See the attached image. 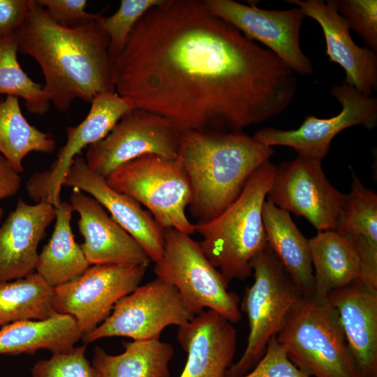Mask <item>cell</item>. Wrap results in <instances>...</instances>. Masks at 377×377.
Wrapping results in <instances>:
<instances>
[{
	"mask_svg": "<svg viewBox=\"0 0 377 377\" xmlns=\"http://www.w3.org/2000/svg\"><path fill=\"white\" fill-rule=\"evenodd\" d=\"M112 72L117 94L182 132H242L283 112L297 88L279 58L200 0H163L149 10Z\"/></svg>",
	"mask_w": 377,
	"mask_h": 377,
	"instance_id": "obj_1",
	"label": "cell"
},
{
	"mask_svg": "<svg viewBox=\"0 0 377 377\" xmlns=\"http://www.w3.org/2000/svg\"><path fill=\"white\" fill-rule=\"evenodd\" d=\"M99 20L68 28L52 20L35 0L15 31L18 52L32 57L45 79L51 103L66 112L75 99L91 103L115 92L109 37Z\"/></svg>",
	"mask_w": 377,
	"mask_h": 377,
	"instance_id": "obj_2",
	"label": "cell"
},
{
	"mask_svg": "<svg viewBox=\"0 0 377 377\" xmlns=\"http://www.w3.org/2000/svg\"><path fill=\"white\" fill-rule=\"evenodd\" d=\"M272 147L242 132H182L177 160L191 189L190 212L210 221L239 195L252 174L273 155Z\"/></svg>",
	"mask_w": 377,
	"mask_h": 377,
	"instance_id": "obj_3",
	"label": "cell"
},
{
	"mask_svg": "<svg viewBox=\"0 0 377 377\" xmlns=\"http://www.w3.org/2000/svg\"><path fill=\"white\" fill-rule=\"evenodd\" d=\"M276 168L269 161L264 163L223 212L195 223L202 238L198 242L201 250L228 284L250 276L253 259L267 246L263 207Z\"/></svg>",
	"mask_w": 377,
	"mask_h": 377,
	"instance_id": "obj_4",
	"label": "cell"
},
{
	"mask_svg": "<svg viewBox=\"0 0 377 377\" xmlns=\"http://www.w3.org/2000/svg\"><path fill=\"white\" fill-rule=\"evenodd\" d=\"M276 337L291 362L310 377H362L338 313L327 299L302 296Z\"/></svg>",
	"mask_w": 377,
	"mask_h": 377,
	"instance_id": "obj_5",
	"label": "cell"
},
{
	"mask_svg": "<svg viewBox=\"0 0 377 377\" xmlns=\"http://www.w3.org/2000/svg\"><path fill=\"white\" fill-rule=\"evenodd\" d=\"M254 281L245 289L240 309L247 317L249 332L241 357L223 377H242L265 353L277 336L302 293L281 263L267 245L251 264Z\"/></svg>",
	"mask_w": 377,
	"mask_h": 377,
	"instance_id": "obj_6",
	"label": "cell"
},
{
	"mask_svg": "<svg viewBox=\"0 0 377 377\" xmlns=\"http://www.w3.org/2000/svg\"><path fill=\"white\" fill-rule=\"evenodd\" d=\"M165 244L154 272L156 278L173 286L195 315L212 310L232 323L242 319L240 300L210 263L198 242L174 228L164 230Z\"/></svg>",
	"mask_w": 377,
	"mask_h": 377,
	"instance_id": "obj_7",
	"label": "cell"
},
{
	"mask_svg": "<svg viewBox=\"0 0 377 377\" xmlns=\"http://www.w3.org/2000/svg\"><path fill=\"white\" fill-rule=\"evenodd\" d=\"M105 179L114 190L144 205L163 228L195 232L186 214L191 189L177 159L143 155L122 164Z\"/></svg>",
	"mask_w": 377,
	"mask_h": 377,
	"instance_id": "obj_8",
	"label": "cell"
},
{
	"mask_svg": "<svg viewBox=\"0 0 377 377\" xmlns=\"http://www.w3.org/2000/svg\"><path fill=\"white\" fill-rule=\"evenodd\" d=\"M195 316L178 290L156 278L121 298L110 315L84 338L87 343L112 337L157 340L168 326L185 325Z\"/></svg>",
	"mask_w": 377,
	"mask_h": 377,
	"instance_id": "obj_9",
	"label": "cell"
},
{
	"mask_svg": "<svg viewBox=\"0 0 377 377\" xmlns=\"http://www.w3.org/2000/svg\"><path fill=\"white\" fill-rule=\"evenodd\" d=\"M146 267L94 265L75 279L54 287V309L74 318L83 337L111 313L114 305L140 286Z\"/></svg>",
	"mask_w": 377,
	"mask_h": 377,
	"instance_id": "obj_10",
	"label": "cell"
},
{
	"mask_svg": "<svg viewBox=\"0 0 377 377\" xmlns=\"http://www.w3.org/2000/svg\"><path fill=\"white\" fill-rule=\"evenodd\" d=\"M182 135L168 119L135 108L107 136L87 147L84 159L91 170L106 179L122 164L143 155L177 159Z\"/></svg>",
	"mask_w": 377,
	"mask_h": 377,
	"instance_id": "obj_11",
	"label": "cell"
},
{
	"mask_svg": "<svg viewBox=\"0 0 377 377\" xmlns=\"http://www.w3.org/2000/svg\"><path fill=\"white\" fill-rule=\"evenodd\" d=\"M346 196L327 179L321 161L297 156L276 165L267 199L321 232L335 230Z\"/></svg>",
	"mask_w": 377,
	"mask_h": 377,
	"instance_id": "obj_12",
	"label": "cell"
},
{
	"mask_svg": "<svg viewBox=\"0 0 377 377\" xmlns=\"http://www.w3.org/2000/svg\"><path fill=\"white\" fill-rule=\"evenodd\" d=\"M203 2L209 13L232 24L248 38L262 43L295 73L310 75L313 73V64L300 45L305 16L299 8L267 10L232 0Z\"/></svg>",
	"mask_w": 377,
	"mask_h": 377,
	"instance_id": "obj_13",
	"label": "cell"
},
{
	"mask_svg": "<svg viewBox=\"0 0 377 377\" xmlns=\"http://www.w3.org/2000/svg\"><path fill=\"white\" fill-rule=\"evenodd\" d=\"M331 94L339 101L341 110L330 118L308 115L296 129L262 128L253 135L266 146L293 148L297 156L322 161L331 142L342 131L360 125L372 129L377 124V99L366 96L346 84L334 86Z\"/></svg>",
	"mask_w": 377,
	"mask_h": 377,
	"instance_id": "obj_14",
	"label": "cell"
},
{
	"mask_svg": "<svg viewBox=\"0 0 377 377\" xmlns=\"http://www.w3.org/2000/svg\"><path fill=\"white\" fill-rule=\"evenodd\" d=\"M90 103L84 119L75 126L66 128V142L50 168L34 174L28 180L27 191L34 200L45 201L57 207L61 202L64 179L74 158L84 148L103 140L126 114L135 108L129 99L116 92L101 93Z\"/></svg>",
	"mask_w": 377,
	"mask_h": 377,
	"instance_id": "obj_15",
	"label": "cell"
},
{
	"mask_svg": "<svg viewBox=\"0 0 377 377\" xmlns=\"http://www.w3.org/2000/svg\"><path fill=\"white\" fill-rule=\"evenodd\" d=\"M63 186L93 197L139 244L151 261L156 263L160 260L164 249L165 229L138 202L111 188L105 178L90 169L80 154L74 158Z\"/></svg>",
	"mask_w": 377,
	"mask_h": 377,
	"instance_id": "obj_16",
	"label": "cell"
},
{
	"mask_svg": "<svg viewBox=\"0 0 377 377\" xmlns=\"http://www.w3.org/2000/svg\"><path fill=\"white\" fill-rule=\"evenodd\" d=\"M305 17L314 20L321 27L326 43V54L331 62L345 72V84L366 96L377 89V54L360 47L353 40L350 28L339 13L333 0H288Z\"/></svg>",
	"mask_w": 377,
	"mask_h": 377,
	"instance_id": "obj_17",
	"label": "cell"
},
{
	"mask_svg": "<svg viewBox=\"0 0 377 377\" xmlns=\"http://www.w3.org/2000/svg\"><path fill=\"white\" fill-rule=\"evenodd\" d=\"M69 202L79 214L78 228L84 237L80 246L90 265L131 264L148 267L151 260L142 247L96 200L73 188Z\"/></svg>",
	"mask_w": 377,
	"mask_h": 377,
	"instance_id": "obj_18",
	"label": "cell"
},
{
	"mask_svg": "<svg viewBox=\"0 0 377 377\" xmlns=\"http://www.w3.org/2000/svg\"><path fill=\"white\" fill-rule=\"evenodd\" d=\"M177 339L187 353L179 377H223L233 363L237 332L233 323L212 310H205L179 326Z\"/></svg>",
	"mask_w": 377,
	"mask_h": 377,
	"instance_id": "obj_19",
	"label": "cell"
},
{
	"mask_svg": "<svg viewBox=\"0 0 377 377\" xmlns=\"http://www.w3.org/2000/svg\"><path fill=\"white\" fill-rule=\"evenodd\" d=\"M56 218V207L39 201L30 205L20 198L0 226V282L36 272L38 246Z\"/></svg>",
	"mask_w": 377,
	"mask_h": 377,
	"instance_id": "obj_20",
	"label": "cell"
},
{
	"mask_svg": "<svg viewBox=\"0 0 377 377\" xmlns=\"http://www.w3.org/2000/svg\"><path fill=\"white\" fill-rule=\"evenodd\" d=\"M337 310L353 359L362 377H377V290L360 279L326 298Z\"/></svg>",
	"mask_w": 377,
	"mask_h": 377,
	"instance_id": "obj_21",
	"label": "cell"
},
{
	"mask_svg": "<svg viewBox=\"0 0 377 377\" xmlns=\"http://www.w3.org/2000/svg\"><path fill=\"white\" fill-rule=\"evenodd\" d=\"M263 220L267 245L293 279L302 296L314 295L315 280L309 241L290 213L266 200Z\"/></svg>",
	"mask_w": 377,
	"mask_h": 377,
	"instance_id": "obj_22",
	"label": "cell"
},
{
	"mask_svg": "<svg viewBox=\"0 0 377 377\" xmlns=\"http://www.w3.org/2000/svg\"><path fill=\"white\" fill-rule=\"evenodd\" d=\"M308 241L316 297L325 300L332 291L360 279V261L350 237L327 230L318 232Z\"/></svg>",
	"mask_w": 377,
	"mask_h": 377,
	"instance_id": "obj_23",
	"label": "cell"
},
{
	"mask_svg": "<svg viewBox=\"0 0 377 377\" xmlns=\"http://www.w3.org/2000/svg\"><path fill=\"white\" fill-rule=\"evenodd\" d=\"M83 337L77 323L67 314L55 313L43 320H25L2 326L0 355L32 354L40 349L52 353L75 346Z\"/></svg>",
	"mask_w": 377,
	"mask_h": 377,
	"instance_id": "obj_24",
	"label": "cell"
},
{
	"mask_svg": "<svg viewBox=\"0 0 377 377\" xmlns=\"http://www.w3.org/2000/svg\"><path fill=\"white\" fill-rule=\"evenodd\" d=\"M73 212L66 201L56 207L54 230L38 254L36 272L53 288L75 279L90 266L74 239L71 226Z\"/></svg>",
	"mask_w": 377,
	"mask_h": 377,
	"instance_id": "obj_25",
	"label": "cell"
},
{
	"mask_svg": "<svg viewBox=\"0 0 377 377\" xmlns=\"http://www.w3.org/2000/svg\"><path fill=\"white\" fill-rule=\"evenodd\" d=\"M124 351L116 355L96 347L92 366L101 377H170L173 346L159 339L124 342Z\"/></svg>",
	"mask_w": 377,
	"mask_h": 377,
	"instance_id": "obj_26",
	"label": "cell"
},
{
	"mask_svg": "<svg viewBox=\"0 0 377 377\" xmlns=\"http://www.w3.org/2000/svg\"><path fill=\"white\" fill-rule=\"evenodd\" d=\"M56 141L50 133L31 125L24 117L17 97L0 101V154L17 173L23 172L22 161L32 151L50 154Z\"/></svg>",
	"mask_w": 377,
	"mask_h": 377,
	"instance_id": "obj_27",
	"label": "cell"
},
{
	"mask_svg": "<svg viewBox=\"0 0 377 377\" xmlns=\"http://www.w3.org/2000/svg\"><path fill=\"white\" fill-rule=\"evenodd\" d=\"M54 288L38 273L0 282V326L25 320H43L57 313Z\"/></svg>",
	"mask_w": 377,
	"mask_h": 377,
	"instance_id": "obj_28",
	"label": "cell"
},
{
	"mask_svg": "<svg viewBox=\"0 0 377 377\" xmlns=\"http://www.w3.org/2000/svg\"><path fill=\"white\" fill-rule=\"evenodd\" d=\"M17 52L15 33L0 38V94L21 98L29 112L45 114L51 105L49 96L43 85L33 81L21 68Z\"/></svg>",
	"mask_w": 377,
	"mask_h": 377,
	"instance_id": "obj_29",
	"label": "cell"
},
{
	"mask_svg": "<svg viewBox=\"0 0 377 377\" xmlns=\"http://www.w3.org/2000/svg\"><path fill=\"white\" fill-rule=\"evenodd\" d=\"M334 230L350 237L362 236L377 241V195L355 174Z\"/></svg>",
	"mask_w": 377,
	"mask_h": 377,
	"instance_id": "obj_30",
	"label": "cell"
},
{
	"mask_svg": "<svg viewBox=\"0 0 377 377\" xmlns=\"http://www.w3.org/2000/svg\"><path fill=\"white\" fill-rule=\"evenodd\" d=\"M163 0H121L117 10L103 17L102 24L109 37L112 63L124 50L131 31L141 17Z\"/></svg>",
	"mask_w": 377,
	"mask_h": 377,
	"instance_id": "obj_31",
	"label": "cell"
},
{
	"mask_svg": "<svg viewBox=\"0 0 377 377\" xmlns=\"http://www.w3.org/2000/svg\"><path fill=\"white\" fill-rule=\"evenodd\" d=\"M86 345L53 353L47 360L37 362L32 377H101L85 356Z\"/></svg>",
	"mask_w": 377,
	"mask_h": 377,
	"instance_id": "obj_32",
	"label": "cell"
},
{
	"mask_svg": "<svg viewBox=\"0 0 377 377\" xmlns=\"http://www.w3.org/2000/svg\"><path fill=\"white\" fill-rule=\"evenodd\" d=\"M339 13L363 40L367 47L377 52V1L333 0Z\"/></svg>",
	"mask_w": 377,
	"mask_h": 377,
	"instance_id": "obj_33",
	"label": "cell"
},
{
	"mask_svg": "<svg viewBox=\"0 0 377 377\" xmlns=\"http://www.w3.org/2000/svg\"><path fill=\"white\" fill-rule=\"evenodd\" d=\"M242 377H310L289 359L285 348L273 337L264 355L247 374Z\"/></svg>",
	"mask_w": 377,
	"mask_h": 377,
	"instance_id": "obj_34",
	"label": "cell"
},
{
	"mask_svg": "<svg viewBox=\"0 0 377 377\" xmlns=\"http://www.w3.org/2000/svg\"><path fill=\"white\" fill-rule=\"evenodd\" d=\"M44 8L49 17L57 24L75 28L87 24L102 17L100 13L85 10L86 0H35Z\"/></svg>",
	"mask_w": 377,
	"mask_h": 377,
	"instance_id": "obj_35",
	"label": "cell"
},
{
	"mask_svg": "<svg viewBox=\"0 0 377 377\" xmlns=\"http://www.w3.org/2000/svg\"><path fill=\"white\" fill-rule=\"evenodd\" d=\"M29 0H0V38L15 33L22 24Z\"/></svg>",
	"mask_w": 377,
	"mask_h": 377,
	"instance_id": "obj_36",
	"label": "cell"
},
{
	"mask_svg": "<svg viewBox=\"0 0 377 377\" xmlns=\"http://www.w3.org/2000/svg\"><path fill=\"white\" fill-rule=\"evenodd\" d=\"M21 177L0 154V200L15 195L20 188Z\"/></svg>",
	"mask_w": 377,
	"mask_h": 377,
	"instance_id": "obj_37",
	"label": "cell"
},
{
	"mask_svg": "<svg viewBox=\"0 0 377 377\" xmlns=\"http://www.w3.org/2000/svg\"><path fill=\"white\" fill-rule=\"evenodd\" d=\"M3 213V208L0 207V221L1 219Z\"/></svg>",
	"mask_w": 377,
	"mask_h": 377,
	"instance_id": "obj_38",
	"label": "cell"
}]
</instances>
